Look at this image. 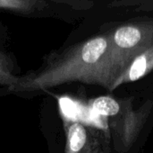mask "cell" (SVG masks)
Instances as JSON below:
<instances>
[{"label": "cell", "mask_w": 153, "mask_h": 153, "mask_svg": "<svg viewBox=\"0 0 153 153\" xmlns=\"http://www.w3.org/2000/svg\"><path fill=\"white\" fill-rule=\"evenodd\" d=\"M117 78L107 33L49 55L39 69L19 78L7 91L21 96L30 95L71 82L97 85L111 91Z\"/></svg>", "instance_id": "1"}, {"label": "cell", "mask_w": 153, "mask_h": 153, "mask_svg": "<svg viewBox=\"0 0 153 153\" xmlns=\"http://www.w3.org/2000/svg\"><path fill=\"white\" fill-rule=\"evenodd\" d=\"M108 35L111 59L119 77L134 58L153 45V20L122 24Z\"/></svg>", "instance_id": "2"}, {"label": "cell", "mask_w": 153, "mask_h": 153, "mask_svg": "<svg viewBox=\"0 0 153 153\" xmlns=\"http://www.w3.org/2000/svg\"><path fill=\"white\" fill-rule=\"evenodd\" d=\"M152 107V101L146 102L138 109H134L131 102H121V110L112 118L110 124L115 143L119 149L127 151L134 144L145 124Z\"/></svg>", "instance_id": "3"}, {"label": "cell", "mask_w": 153, "mask_h": 153, "mask_svg": "<svg viewBox=\"0 0 153 153\" xmlns=\"http://www.w3.org/2000/svg\"><path fill=\"white\" fill-rule=\"evenodd\" d=\"M152 69L153 45H152L147 50L133 59L127 68L116 79L112 86L111 91L117 89L124 84L134 82L141 79L142 78L149 74Z\"/></svg>", "instance_id": "4"}, {"label": "cell", "mask_w": 153, "mask_h": 153, "mask_svg": "<svg viewBox=\"0 0 153 153\" xmlns=\"http://www.w3.org/2000/svg\"><path fill=\"white\" fill-rule=\"evenodd\" d=\"M66 142L65 153H89L90 136L85 126L79 122H70L65 127Z\"/></svg>", "instance_id": "5"}, {"label": "cell", "mask_w": 153, "mask_h": 153, "mask_svg": "<svg viewBox=\"0 0 153 153\" xmlns=\"http://www.w3.org/2000/svg\"><path fill=\"white\" fill-rule=\"evenodd\" d=\"M48 5L47 0H0V9L26 15L42 13Z\"/></svg>", "instance_id": "6"}, {"label": "cell", "mask_w": 153, "mask_h": 153, "mask_svg": "<svg viewBox=\"0 0 153 153\" xmlns=\"http://www.w3.org/2000/svg\"><path fill=\"white\" fill-rule=\"evenodd\" d=\"M90 107L100 116L113 118L121 110V101L110 96H100L90 102Z\"/></svg>", "instance_id": "7"}, {"label": "cell", "mask_w": 153, "mask_h": 153, "mask_svg": "<svg viewBox=\"0 0 153 153\" xmlns=\"http://www.w3.org/2000/svg\"><path fill=\"white\" fill-rule=\"evenodd\" d=\"M19 77H16L13 72L7 68L4 62L2 57L0 56V86L10 87L17 83Z\"/></svg>", "instance_id": "8"}, {"label": "cell", "mask_w": 153, "mask_h": 153, "mask_svg": "<svg viewBox=\"0 0 153 153\" xmlns=\"http://www.w3.org/2000/svg\"><path fill=\"white\" fill-rule=\"evenodd\" d=\"M52 2H55V3H62V2H66L67 0H50Z\"/></svg>", "instance_id": "9"}, {"label": "cell", "mask_w": 153, "mask_h": 153, "mask_svg": "<svg viewBox=\"0 0 153 153\" xmlns=\"http://www.w3.org/2000/svg\"><path fill=\"white\" fill-rule=\"evenodd\" d=\"M97 153H102V152H97Z\"/></svg>", "instance_id": "10"}]
</instances>
